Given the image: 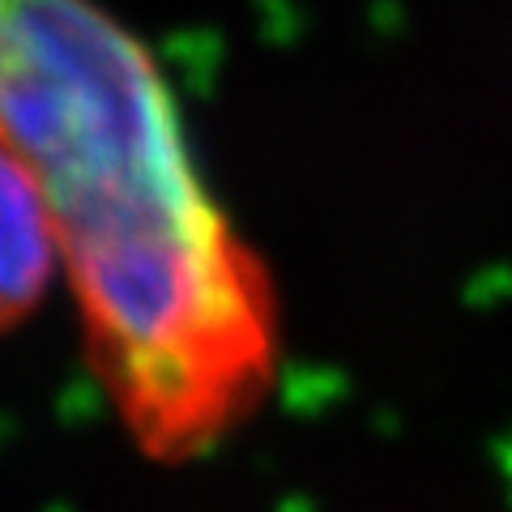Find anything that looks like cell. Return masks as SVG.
<instances>
[{"mask_svg":"<svg viewBox=\"0 0 512 512\" xmlns=\"http://www.w3.org/2000/svg\"><path fill=\"white\" fill-rule=\"evenodd\" d=\"M0 141L43 192L103 389L146 453H205L265 402L274 286L188 158L158 64L94 0H9Z\"/></svg>","mask_w":512,"mask_h":512,"instance_id":"cell-1","label":"cell"},{"mask_svg":"<svg viewBox=\"0 0 512 512\" xmlns=\"http://www.w3.org/2000/svg\"><path fill=\"white\" fill-rule=\"evenodd\" d=\"M56 265V231L35 175L0 141V333L39 308Z\"/></svg>","mask_w":512,"mask_h":512,"instance_id":"cell-2","label":"cell"},{"mask_svg":"<svg viewBox=\"0 0 512 512\" xmlns=\"http://www.w3.org/2000/svg\"><path fill=\"white\" fill-rule=\"evenodd\" d=\"M5 9H9V0H0V22H5Z\"/></svg>","mask_w":512,"mask_h":512,"instance_id":"cell-3","label":"cell"}]
</instances>
